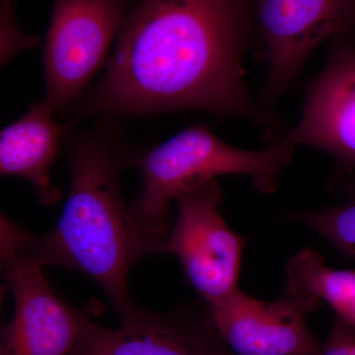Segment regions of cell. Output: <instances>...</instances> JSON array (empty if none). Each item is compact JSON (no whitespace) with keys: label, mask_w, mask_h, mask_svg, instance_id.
I'll return each mask as SVG.
<instances>
[{"label":"cell","mask_w":355,"mask_h":355,"mask_svg":"<svg viewBox=\"0 0 355 355\" xmlns=\"http://www.w3.org/2000/svg\"><path fill=\"white\" fill-rule=\"evenodd\" d=\"M0 232L3 277L15 300L12 321L1 331L0 355H69L78 336L81 311L51 291L30 233L4 216Z\"/></svg>","instance_id":"cell-4"},{"label":"cell","mask_w":355,"mask_h":355,"mask_svg":"<svg viewBox=\"0 0 355 355\" xmlns=\"http://www.w3.org/2000/svg\"><path fill=\"white\" fill-rule=\"evenodd\" d=\"M221 200L216 179L177 200L176 224L162 247V254L179 259L189 282L209 306L238 288L247 243L222 218Z\"/></svg>","instance_id":"cell-7"},{"label":"cell","mask_w":355,"mask_h":355,"mask_svg":"<svg viewBox=\"0 0 355 355\" xmlns=\"http://www.w3.org/2000/svg\"><path fill=\"white\" fill-rule=\"evenodd\" d=\"M256 51L266 64L260 107L268 112L324 42L355 36V0H253Z\"/></svg>","instance_id":"cell-5"},{"label":"cell","mask_w":355,"mask_h":355,"mask_svg":"<svg viewBox=\"0 0 355 355\" xmlns=\"http://www.w3.org/2000/svg\"><path fill=\"white\" fill-rule=\"evenodd\" d=\"M256 50L253 0H130L104 76L79 116L198 110L277 130L252 101L245 57Z\"/></svg>","instance_id":"cell-1"},{"label":"cell","mask_w":355,"mask_h":355,"mask_svg":"<svg viewBox=\"0 0 355 355\" xmlns=\"http://www.w3.org/2000/svg\"><path fill=\"white\" fill-rule=\"evenodd\" d=\"M13 0H1V62H6L16 51L38 44V38L27 36L14 19Z\"/></svg>","instance_id":"cell-14"},{"label":"cell","mask_w":355,"mask_h":355,"mask_svg":"<svg viewBox=\"0 0 355 355\" xmlns=\"http://www.w3.org/2000/svg\"><path fill=\"white\" fill-rule=\"evenodd\" d=\"M295 148L275 140L263 150H244L229 146L203 125L186 128L135 161L144 178V191L130 211L144 232L164 238L173 200L222 175L251 178L257 190L275 193Z\"/></svg>","instance_id":"cell-3"},{"label":"cell","mask_w":355,"mask_h":355,"mask_svg":"<svg viewBox=\"0 0 355 355\" xmlns=\"http://www.w3.org/2000/svg\"><path fill=\"white\" fill-rule=\"evenodd\" d=\"M53 113L44 100L35 103L0 133L1 175L28 180L44 205L60 197V191L51 183V171L67 128L55 121Z\"/></svg>","instance_id":"cell-11"},{"label":"cell","mask_w":355,"mask_h":355,"mask_svg":"<svg viewBox=\"0 0 355 355\" xmlns=\"http://www.w3.org/2000/svg\"><path fill=\"white\" fill-rule=\"evenodd\" d=\"M293 220L312 228L336 249L355 259V198L336 207L296 214Z\"/></svg>","instance_id":"cell-13"},{"label":"cell","mask_w":355,"mask_h":355,"mask_svg":"<svg viewBox=\"0 0 355 355\" xmlns=\"http://www.w3.org/2000/svg\"><path fill=\"white\" fill-rule=\"evenodd\" d=\"M69 151L71 186L62 218L48 235H32V246L44 265L94 279L121 317L137 308L128 295L130 268L147 254H162L166 237L144 232L125 205L119 173L128 156L113 137L84 133Z\"/></svg>","instance_id":"cell-2"},{"label":"cell","mask_w":355,"mask_h":355,"mask_svg":"<svg viewBox=\"0 0 355 355\" xmlns=\"http://www.w3.org/2000/svg\"><path fill=\"white\" fill-rule=\"evenodd\" d=\"M320 355H355V329L336 318Z\"/></svg>","instance_id":"cell-15"},{"label":"cell","mask_w":355,"mask_h":355,"mask_svg":"<svg viewBox=\"0 0 355 355\" xmlns=\"http://www.w3.org/2000/svg\"><path fill=\"white\" fill-rule=\"evenodd\" d=\"M119 328L91 321L81 312L80 327L69 355H232L217 335L211 318L191 322L135 308Z\"/></svg>","instance_id":"cell-10"},{"label":"cell","mask_w":355,"mask_h":355,"mask_svg":"<svg viewBox=\"0 0 355 355\" xmlns=\"http://www.w3.org/2000/svg\"><path fill=\"white\" fill-rule=\"evenodd\" d=\"M321 301L287 288L277 302H268L236 289L209 305L217 335L232 355H320L322 345L306 317Z\"/></svg>","instance_id":"cell-8"},{"label":"cell","mask_w":355,"mask_h":355,"mask_svg":"<svg viewBox=\"0 0 355 355\" xmlns=\"http://www.w3.org/2000/svg\"><path fill=\"white\" fill-rule=\"evenodd\" d=\"M286 277V287L324 301L355 329V270L329 268L322 254L305 249L288 261Z\"/></svg>","instance_id":"cell-12"},{"label":"cell","mask_w":355,"mask_h":355,"mask_svg":"<svg viewBox=\"0 0 355 355\" xmlns=\"http://www.w3.org/2000/svg\"><path fill=\"white\" fill-rule=\"evenodd\" d=\"M277 139L315 147L355 167V36L329 42L326 64L308 87L300 121Z\"/></svg>","instance_id":"cell-9"},{"label":"cell","mask_w":355,"mask_h":355,"mask_svg":"<svg viewBox=\"0 0 355 355\" xmlns=\"http://www.w3.org/2000/svg\"><path fill=\"white\" fill-rule=\"evenodd\" d=\"M130 0H55L46 42L44 101L67 111L107 62Z\"/></svg>","instance_id":"cell-6"}]
</instances>
